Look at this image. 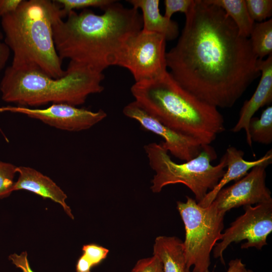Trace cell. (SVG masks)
<instances>
[{"mask_svg": "<svg viewBox=\"0 0 272 272\" xmlns=\"http://www.w3.org/2000/svg\"><path fill=\"white\" fill-rule=\"evenodd\" d=\"M176 45L166 52L170 74L217 108H231L259 75L249 38L219 7L193 0Z\"/></svg>", "mask_w": 272, "mask_h": 272, "instance_id": "cell-1", "label": "cell"}, {"mask_svg": "<svg viewBox=\"0 0 272 272\" xmlns=\"http://www.w3.org/2000/svg\"><path fill=\"white\" fill-rule=\"evenodd\" d=\"M97 15L90 10L75 11L54 21L52 28L56 51L62 60L102 73L116 65L129 39L143 28L139 10L126 8L115 1Z\"/></svg>", "mask_w": 272, "mask_h": 272, "instance_id": "cell-2", "label": "cell"}, {"mask_svg": "<svg viewBox=\"0 0 272 272\" xmlns=\"http://www.w3.org/2000/svg\"><path fill=\"white\" fill-rule=\"evenodd\" d=\"M130 91L150 115L202 146L210 145L225 129L217 108L183 88L168 71L156 79L135 82Z\"/></svg>", "mask_w": 272, "mask_h": 272, "instance_id": "cell-3", "label": "cell"}, {"mask_svg": "<svg viewBox=\"0 0 272 272\" xmlns=\"http://www.w3.org/2000/svg\"><path fill=\"white\" fill-rule=\"evenodd\" d=\"M58 17H64L54 1L23 0L16 11L1 18L4 42L13 53L12 67L37 70L55 79L64 76L53 35Z\"/></svg>", "mask_w": 272, "mask_h": 272, "instance_id": "cell-4", "label": "cell"}, {"mask_svg": "<svg viewBox=\"0 0 272 272\" xmlns=\"http://www.w3.org/2000/svg\"><path fill=\"white\" fill-rule=\"evenodd\" d=\"M62 77L53 78L35 70L8 67L0 83L2 99L19 106L38 107L48 103L84 104L88 96L103 91L102 73L69 63Z\"/></svg>", "mask_w": 272, "mask_h": 272, "instance_id": "cell-5", "label": "cell"}, {"mask_svg": "<svg viewBox=\"0 0 272 272\" xmlns=\"http://www.w3.org/2000/svg\"><path fill=\"white\" fill-rule=\"evenodd\" d=\"M149 164L156 174L152 180L151 189L159 193L170 184H183L194 194L197 202L200 201L209 190H212L224 175L227 167L225 153L215 166L212 161L217 157L214 148L203 145L198 155L182 164L174 162L161 143H152L144 146Z\"/></svg>", "mask_w": 272, "mask_h": 272, "instance_id": "cell-6", "label": "cell"}, {"mask_svg": "<svg viewBox=\"0 0 272 272\" xmlns=\"http://www.w3.org/2000/svg\"><path fill=\"white\" fill-rule=\"evenodd\" d=\"M177 209L185 228L186 268L193 266L192 272H210L211 253L221 239L225 215L213 203L203 208L187 196L185 202L177 201Z\"/></svg>", "mask_w": 272, "mask_h": 272, "instance_id": "cell-7", "label": "cell"}, {"mask_svg": "<svg viewBox=\"0 0 272 272\" xmlns=\"http://www.w3.org/2000/svg\"><path fill=\"white\" fill-rule=\"evenodd\" d=\"M165 37L142 30L128 41L117 65L128 70L135 82L153 80L167 70Z\"/></svg>", "mask_w": 272, "mask_h": 272, "instance_id": "cell-8", "label": "cell"}, {"mask_svg": "<svg viewBox=\"0 0 272 272\" xmlns=\"http://www.w3.org/2000/svg\"><path fill=\"white\" fill-rule=\"evenodd\" d=\"M243 208L244 213L222 233L221 241L213 248L214 257L219 258L223 264V252L230 244L246 240L241 249L255 247L261 250L267 244V237L272 232V201Z\"/></svg>", "mask_w": 272, "mask_h": 272, "instance_id": "cell-9", "label": "cell"}, {"mask_svg": "<svg viewBox=\"0 0 272 272\" xmlns=\"http://www.w3.org/2000/svg\"><path fill=\"white\" fill-rule=\"evenodd\" d=\"M3 112L25 114L51 126L70 131L89 129L107 116L102 109L93 111L66 103L51 104L42 109L19 106L0 107V112Z\"/></svg>", "mask_w": 272, "mask_h": 272, "instance_id": "cell-10", "label": "cell"}, {"mask_svg": "<svg viewBox=\"0 0 272 272\" xmlns=\"http://www.w3.org/2000/svg\"><path fill=\"white\" fill-rule=\"evenodd\" d=\"M267 166H256L232 185L221 189L212 202L218 211L225 215L233 208L272 201L265 183Z\"/></svg>", "mask_w": 272, "mask_h": 272, "instance_id": "cell-11", "label": "cell"}, {"mask_svg": "<svg viewBox=\"0 0 272 272\" xmlns=\"http://www.w3.org/2000/svg\"><path fill=\"white\" fill-rule=\"evenodd\" d=\"M123 113L137 121L143 128L162 137L164 140L160 142L163 147L180 160L188 161L197 156L202 149L203 145L196 140L163 124L135 101L126 105Z\"/></svg>", "mask_w": 272, "mask_h": 272, "instance_id": "cell-12", "label": "cell"}, {"mask_svg": "<svg viewBox=\"0 0 272 272\" xmlns=\"http://www.w3.org/2000/svg\"><path fill=\"white\" fill-rule=\"evenodd\" d=\"M257 66L261 74L259 84L251 97L244 103L239 119L231 129L233 132L244 129L246 142L250 147H252V142L248 131L249 121L260 108L272 101V54L266 59H258Z\"/></svg>", "mask_w": 272, "mask_h": 272, "instance_id": "cell-13", "label": "cell"}, {"mask_svg": "<svg viewBox=\"0 0 272 272\" xmlns=\"http://www.w3.org/2000/svg\"><path fill=\"white\" fill-rule=\"evenodd\" d=\"M16 171L19 176L15 182L13 191L25 190L44 198H49L59 203L66 214L74 219L71 208L65 202L67 195L51 179L29 167H17Z\"/></svg>", "mask_w": 272, "mask_h": 272, "instance_id": "cell-14", "label": "cell"}, {"mask_svg": "<svg viewBox=\"0 0 272 272\" xmlns=\"http://www.w3.org/2000/svg\"><path fill=\"white\" fill-rule=\"evenodd\" d=\"M225 153L226 155L227 170L216 186L209 191L200 201L197 202L202 207L209 206L213 201L219 191L229 182L239 180L246 175L249 170L256 166L269 165L272 163L271 149L260 158L254 161L244 160V152L233 146L229 147Z\"/></svg>", "mask_w": 272, "mask_h": 272, "instance_id": "cell-15", "label": "cell"}, {"mask_svg": "<svg viewBox=\"0 0 272 272\" xmlns=\"http://www.w3.org/2000/svg\"><path fill=\"white\" fill-rule=\"evenodd\" d=\"M127 2L132 8L142 11V31L161 34L166 40H173L177 37L179 34L177 23L161 14L159 0H129Z\"/></svg>", "mask_w": 272, "mask_h": 272, "instance_id": "cell-16", "label": "cell"}, {"mask_svg": "<svg viewBox=\"0 0 272 272\" xmlns=\"http://www.w3.org/2000/svg\"><path fill=\"white\" fill-rule=\"evenodd\" d=\"M183 242L175 236L156 237L153 255L160 260L164 272H185L186 269Z\"/></svg>", "mask_w": 272, "mask_h": 272, "instance_id": "cell-17", "label": "cell"}, {"mask_svg": "<svg viewBox=\"0 0 272 272\" xmlns=\"http://www.w3.org/2000/svg\"><path fill=\"white\" fill-rule=\"evenodd\" d=\"M222 8L233 21L241 35L249 38L255 22L248 12L245 0H208Z\"/></svg>", "mask_w": 272, "mask_h": 272, "instance_id": "cell-18", "label": "cell"}, {"mask_svg": "<svg viewBox=\"0 0 272 272\" xmlns=\"http://www.w3.org/2000/svg\"><path fill=\"white\" fill-rule=\"evenodd\" d=\"M252 50L258 59L272 52V19L255 23L249 37Z\"/></svg>", "mask_w": 272, "mask_h": 272, "instance_id": "cell-19", "label": "cell"}, {"mask_svg": "<svg viewBox=\"0 0 272 272\" xmlns=\"http://www.w3.org/2000/svg\"><path fill=\"white\" fill-rule=\"evenodd\" d=\"M248 131L252 142L264 145L272 143V107L268 106L260 117H252L249 121Z\"/></svg>", "mask_w": 272, "mask_h": 272, "instance_id": "cell-20", "label": "cell"}, {"mask_svg": "<svg viewBox=\"0 0 272 272\" xmlns=\"http://www.w3.org/2000/svg\"><path fill=\"white\" fill-rule=\"evenodd\" d=\"M60 6L63 17L71 11L75 9H84L89 7L99 8L104 10L115 1L113 0H56L54 1Z\"/></svg>", "mask_w": 272, "mask_h": 272, "instance_id": "cell-21", "label": "cell"}, {"mask_svg": "<svg viewBox=\"0 0 272 272\" xmlns=\"http://www.w3.org/2000/svg\"><path fill=\"white\" fill-rule=\"evenodd\" d=\"M16 168L11 163L0 161V198L9 196L13 191Z\"/></svg>", "mask_w": 272, "mask_h": 272, "instance_id": "cell-22", "label": "cell"}, {"mask_svg": "<svg viewBox=\"0 0 272 272\" xmlns=\"http://www.w3.org/2000/svg\"><path fill=\"white\" fill-rule=\"evenodd\" d=\"M249 14L254 21L261 22L271 16V0H246Z\"/></svg>", "mask_w": 272, "mask_h": 272, "instance_id": "cell-23", "label": "cell"}, {"mask_svg": "<svg viewBox=\"0 0 272 272\" xmlns=\"http://www.w3.org/2000/svg\"><path fill=\"white\" fill-rule=\"evenodd\" d=\"M83 254L92 267L99 264L104 259L109 252L108 249L95 244L83 245Z\"/></svg>", "mask_w": 272, "mask_h": 272, "instance_id": "cell-24", "label": "cell"}, {"mask_svg": "<svg viewBox=\"0 0 272 272\" xmlns=\"http://www.w3.org/2000/svg\"><path fill=\"white\" fill-rule=\"evenodd\" d=\"M164 17L171 19L176 12H181L186 15L190 11L193 0H165Z\"/></svg>", "mask_w": 272, "mask_h": 272, "instance_id": "cell-25", "label": "cell"}, {"mask_svg": "<svg viewBox=\"0 0 272 272\" xmlns=\"http://www.w3.org/2000/svg\"><path fill=\"white\" fill-rule=\"evenodd\" d=\"M131 272H164L162 264L159 258L153 255L150 257L139 260Z\"/></svg>", "mask_w": 272, "mask_h": 272, "instance_id": "cell-26", "label": "cell"}, {"mask_svg": "<svg viewBox=\"0 0 272 272\" xmlns=\"http://www.w3.org/2000/svg\"><path fill=\"white\" fill-rule=\"evenodd\" d=\"M9 259L17 267L20 268L23 272H34L31 268L27 258L26 251L20 255L13 253L9 256Z\"/></svg>", "mask_w": 272, "mask_h": 272, "instance_id": "cell-27", "label": "cell"}, {"mask_svg": "<svg viewBox=\"0 0 272 272\" xmlns=\"http://www.w3.org/2000/svg\"><path fill=\"white\" fill-rule=\"evenodd\" d=\"M22 1L23 0H0V18L16 11Z\"/></svg>", "mask_w": 272, "mask_h": 272, "instance_id": "cell-28", "label": "cell"}, {"mask_svg": "<svg viewBox=\"0 0 272 272\" xmlns=\"http://www.w3.org/2000/svg\"><path fill=\"white\" fill-rule=\"evenodd\" d=\"M10 54V49L4 42V35L0 30V72L4 68Z\"/></svg>", "mask_w": 272, "mask_h": 272, "instance_id": "cell-29", "label": "cell"}, {"mask_svg": "<svg viewBox=\"0 0 272 272\" xmlns=\"http://www.w3.org/2000/svg\"><path fill=\"white\" fill-rule=\"evenodd\" d=\"M228 268L227 272H253L248 269L240 258H236L230 260L228 263ZM185 272H190V269H186Z\"/></svg>", "mask_w": 272, "mask_h": 272, "instance_id": "cell-30", "label": "cell"}, {"mask_svg": "<svg viewBox=\"0 0 272 272\" xmlns=\"http://www.w3.org/2000/svg\"><path fill=\"white\" fill-rule=\"evenodd\" d=\"M92 265L86 258L82 255L78 260L76 264V272H91Z\"/></svg>", "mask_w": 272, "mask_h": 272, "instance_id": "cell-31", "label": "cell"}]
</instances>
